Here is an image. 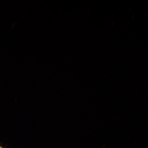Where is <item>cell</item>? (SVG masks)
<instances>
[{
	"label": "cell",
	"mask_w": 148,
	"mask_h": 148,
	"mask_svg": "<svg viewBox=\"0 0 148 148\" xmlns=\"http://www.w3.org/2000/svg\"><path fill=\"white\" fill-rule=\"evenodd\" d=\"M0 148H2L1 147H0Z\"/></svg>",
	"instance_id": "obj_1"
}]
</instances>
